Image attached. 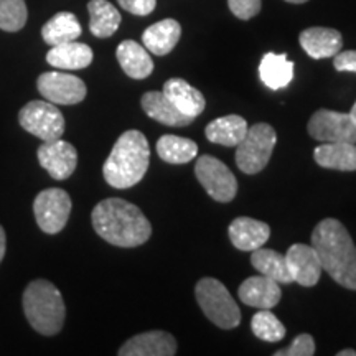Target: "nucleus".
Here are the masks:
<instances>
[{"label":"nucleus","instance_id":"1","mask_svg":"<svg viewBox=\"0 0 356 356\" xmlns=\"http://www.w3.org/2000/svg\"><path fill=\"white\" fill-rule=\"evenodd\" d=\"M91 221L96 233L113 246L137 248L152 236V225L140 208L122 198H108L97 203Z\"/></svg>","mask_w":356,"mask_h":356},{"label":"nucleus","instance_id":"2","mask_svg":"<svg viewBox=\"0 0 356 356\" xmlns=\"http://www.w3.org/2000/svg\"><path fill=\"white\" fill-rule=\"evenodd\" d=\"M322 269L341 287L356 291V246L343 222L325 218L312 233Z\"/></svg>","mask_w":356,"mask_h":356},{"label":"nucleus","instance_id":"3","mask_svg":"<svg viewBox=\"0 0 356 356\" xmlns=\"http://www.w3.org/2000/svg\"><path fill=\"white\" fill-rule=\"evenodd\" d=\"M150 163L149 140L140 131L124 132L102 167L106 181L119 190L131 188L145 177Z\"/></svg>","mask_w":356,"mask_h":356},{"label":"nucleus","instance_id":"4","mask_svg":"<svg viewBox=\"0 0 356 356\" xmlns=\"http://www.w3.org/2000/svg\"><path fill=\"white\" fill-rule=\"evenodd\" d=\"M24 312L33 330L44 337L56 335L63 328L66 307L55 284L44 279L32 280L24 292Z\"/></svg>","mask_w":356,"mask_h":356},{"label":"nucleus","instance_id":"5","mask_svg":"<svg viewBox=\"0 0 356 356\" xmlns=\"http://www.w3.org/2000/svg\"><path fill=\"white\" fill-rule=\"evenodd\" d=\"M195 297L203 314L216 327L222 330H231L241 323V310L225 284H221L218 279L204 277L198 280L195 287Z\"/></svg>","mask_w":356,"mask_h":356},{"label":"nucleus","instance_id":"6","mask_svg":"<svg viewBox=\"0 0 356 356\" xmlns=\"http://www.w3.org/2000/svg\"><path fill=\"white\" fill-rule=\"evenodd\" d=\"M277 142V134L269 124L259 122L248 129L236 149V165L248 175H256L269 163Z\"/></svg>","mask_w":356,"mask_h":356},{"label":"nucleus","instance_id":"7","mask_svg":"<svg viewBox=\"0 0 356 356\" xmlns=\"http://www.w3.org/2000/svg\"><path fill=\"white\" fill-rule=\"evenodd\" d=\"M20 126L43 142L61 139L65 132V118L50 101H32L20 109Z\"/></svg>","mask_w":356,"mask_h":356},{"label":"nucleus","instance_id":"8","mask_svg":"<svg viewBox=\"0 0 356 356\" xmlns=\"http://www.w3.org/2000/svg\"><path fill=\"white\" fill-rule=\"evenodd\" d=\"M200 185L207 190V193L220 203L233 202L238 193V180L229 170L228 165L211 155H202L195 165Z\"/></svg>","mask_w":356,"mask_h":356},{"label":"nucleus","instance_id":"9","mask_svg":"<svg viewBox=\"0 0 356 356\" xmlns=\"http://www.w3.org/2000/svg\"><path fill=\"white\" fill-rule=\"evenodd\" d=\"M35 220L40 229L47 234H58L68 222L71 213V198L61 188H47L40 191L33 203Z\"/></svg>","mask_w":356,"mask_h":356},{"label":"nucleus","instance_id":"10","mask_svg":"<svg viewBox=\"0 0 356 356\" xmlns=\"http://www.w3.org/2000/svg\"><path fill=\"white\" fill-rule=\"evenodd\" d=\"M312 139L322 142H350L356 144V124L348 113L318 109L307 126Z\"/></svg>","mask_w":356,"mask_h":356},{"label":"nucleus","instance_id":"11","mask_svg":"<svg viewBox=\"0 0 356 356\" xmlns=\"http://www.w3.org/2000/svg\"><path fill=\"white\" fill-rule=\"evenodd\" d=\"M37 86L40 95L53 104H78L86 97V84L81 78L70 73L50 71L40 74Z\"/></svg>","mask_w":356,"mask_h":356},{"label":"nucleus","instance_id":"12","mask_svg":"<svg viewBox=\"0 0 356 356\" xmlns=\"http://www.w3.org/2000/svg\"><path fill=\"white\" fill-rule=\"evenodd\" d=\"M38 162L55 180H66L78 165V152L70 142L56 139L43 142L38 147Z\"/></svg>","mask_w":356,"mask_h":356},{"label":"nucleus","instance_id":"13","mask_svg":"<svg viewBox=\"0 0 356 356\" xmlns=\"http://www.w3.org/2000/svg\"><path fill=\"white\" fill-rule=\"evenodd\" d=\"M286 262L292 275V282H297L302 287H314L315 284H318L323 269L317 251L312 244H293L289 248Z\"/></svg>","mask_w":356,"mask_h":356},{"label":"nucleus","instance_id":"14","mask_svg":"<svg viewBox=\"0 0 356 356\" xmlns=\"http://www.w3.org/2000/svg\"><path fill=\"white\" fill-rule=\"evenodd\" d=\"M118 353L121 356H173L177 353V341L168 332H145L129 338Z\"/></svg>","mask_w":356,"mask_h":356},{"label":"nucleus","instance_id":"15","mask_svg":"<svg viewBox=\"0 0 356 356\" xmlns=\"http://www.w3.org/2000/svg\"><path fill=\"white\" fill-rule=\"evenodd\" d=\"M238 296L243 304L261 310L274 309L280 302L282 292H280L279 282L261 274L244 280L238 289Z\"/></svg>","mask_w":356,"mask_h":356},{"label":"nucleus","instance_id":"16","mask_svg":"<svg viewBox=\"0 0 356 356\" xmlns=\"http://www.w3.org/2000/svg\"><path fill=\"white\" fill-rule=\"evenodd\" d=\"M228 234L234 248H238L239 251L252 252L267 243V239L270 238V228L267 222L254 218L239 216L229 225Z\"/></svg>","mask_w":356,"mask_h":356},{"label":"nucleus","instance_id":"17","mask_svg":"<svg viewBox=\"0 0 356 356\" xmlns=\"http://www.w3.org/2000/svg\"><path fill=\"white\" fill-rule=\"evenodd\" d=\"M300 47L314 60L333 58L341 51L343 37L335 29H325V26H312L300 33Z\"/></svg>","mask_w":356,"mask_h":356},{"label":"nucleus","instance_id":"18","mask_svg":"<svg viewBox=\"0 0 356 356\" xmlns=\"http://www.w3.org/2000/svg\"><path fill=\"white\" fill-rule=\"evenodd\" d=\"M142 109L144 113L163 126L168 127H185L193 122V118L180 113L170 99L162 91H149L142 96Z\"/></svg>","mask_w":356,"mask_h":356},{"label":"nucleus","instance_id":"19","mask_svg":"<svg viewBox=\"0 0 356 356\" xmlns=\"http://www.w3.org/2000/svg\"><path fill=\"white\" fill-rule=\"evenodd\" d=\"M162 92L165 95L175 108L190 118H198L204 111L207 101L202 91L190 86L185 79L181 78H172L163 84Z\"/></svg>","mask_w":356,"mask_h":356},{"label":"nucleus","instance_id":"20","mask_svg":"<svg viewBox=\"0 0 356 356\" xmlns=\"http://www.w3.org/2000/svg\"><path fill=\"white\" fill-rule=\"evenodd\" d=\"M115 56L129 78L145 79L152 74L154 61L144 44L134 42V40H126L118 47Z\"/></svg>","mask_w":356,"mask_h":356},{"label":"nucleus","instance_id":"21","mask_svg":"<svg viewBox=\"0 0 356 356\" xmlns=\"http://www.w3.org/2000/svg\"><path fill=\"white\" fill-rule=\"evenodd\" d=\"M314 159L320 167L340 172L356 170V144L350 142H325L314 150Z\"/></svg>","mask_w":356,"mask_h":356},{"label":"nucleus","instance_id":"22","mask_svg":"<svg viewBox=\"0 0 356 356\" xmlns=\"http://www.w3.org/2000/svg\"><path fill=\"white\" fill-rule=\"evenodd\" d=\"M92 58H95V53L91 47H88L86 43H79L76 40L51 47V50L47 53L48 65L58 70L88 68L92 63Z\"/></svg>","mask_w":356,"mask_h":356},{"label":"nucleus","instance_id":"23","mask_svg":"<svg viewBox=\"0 0 356 356\" xmlns=\"http://www.w3.org/2000/svg\"><path fill=\"white\" fill-rule=\"evenodd\" d=\"M181 35V26L177 20L165 19L150 25L142 33V43L150 53L157 56H165L177 47Z\"/></svg>","mask_w":356,"mask_h":356},{"label":"nucleus","instance_id":"24","mask_svg":"<svg viewBox=\"0 0 356 356\" xmlns=\"http://www.w3.org/2000/svg\"><path fill=\"white\" fill-rule=\"evenodd\" d=\"M248 122L241 115L229 114L218 118L208 124L204 129V136L213 144H220L225 147H236L243 140L248 132Z\"/></svg>","mask_w":356,"mask_h":356},{"label":"nucleus","instance_id":"25","mask_svg":"<svg viewBox=\"0 0 356 356\" xmlns=\"http://www.w3.org/2000/svg\"><path fill=\"white\" fill-rule=\"evenodd\" d=\"M259 78L273 91L287 88L293 79V63L284 53H266L259 65Z\"/></svg>","mask_w":356,"mask_h":356},{"label":"nucleus","instance_id":"26","mask_svg":"<svg viewBox=\"0 0 356 356\" xmlns=\"http://www.w3.org/2000/svg\"><path fill=\"white\" fill-rule=\"evenodd\" d=\"M89 30L97 38H109L121 25V13L108 0H91L88 3Z\"/></svg>","mask_w":356,"mask_h":356},{"label":"nucleus","instance_id":"27","mask_svg":"<svg viewBox=\"0 0 356 356\" xmlns=\"http://www.w3.org/2000/svg\"><path fill=\"white\" fill-rule=\"evenodd\" d=\"M83 29L76 15L71 12H60L53 15L42 29V37L50 47L74 42L81 37Z\"/></svg>","mask_w":356,"mask_h":356},{"label":"nucleus","instance_id":"28","mask_svg":"<svg viewBox=\"0 0 356 356\" xmlns=\"http://www.w3.org/2000/svg\"><path fill=\"white\" fill-rule=\"evenodd\" d=\"M251 264L257 273L275 280L279 284H291L292 275L289 273L286 256L274 249L257 248L251 254Z\"/></svg>","mask_w":356,"mask_h":356},{"label":"nucleus","instance_id":"29","mask_svg":"<svg viewBox=\"0 0 356 356\" xmlns=\"http://www.w3.org/2000/svg\"><path fill=\"white\" fill-rule=\"evenodd\" d=\"M157 154L163 162L172 165L188 163L198 155L197 142L178 136H162L157 142Z\"/></svg>","mask_w":356,"mask_h":356},{"label":"nucleus","instance_id":"30","mask_svg":"<svg viewBox=\"0 0 356 356\" xmlns=\"http://www.w3.org/2000/svg\"><path fill=\"white\" fill-rule=\"evenodd\" d=\"M251 330L262 341L275 343L286 337V327L270 309H261L251 320Z\"/></svg>","mask_w":356,"mask_h":356},{"label":"nucleus","instance_id":"31","mask_svg":"<svg viewBox=\"0 0 356 356\" xmlns=\"http://www.w3.org/2000/svg\"><path fill=\"white\" fill-rule=\"evenodd\" d=\"M29 10L25 0H0V30L19 32L26 24Z\"/></svg>","mask_w":356,"mask_h":356},{"label":"nucleus","instance_id":"32","mask_svg":"<svg viewBox=\"0 0 356 356\" xmlns=\"http://www.w3.org/2000/svg\"><path fill=\"white\" fill-rule=\"evenodd\" d=\"M315 353V341L309 333H302L287 348L275 351L274 356H312Z\"/></svg>","mask_w":356,"mask_h":356},{"label":"nucleus","instance_id":"33","mask_svg":"<svg viewBox=\"0 0 356 356\" xmlns=\"http://www.w3.org/2000/svg\"><path fill=\"white\" fill-rule=\"evenodd\" d=\"M229 10L239 20H251L261 12V0H228Z\"/></svg>","mask_w":356,"mask_h":356},{"label":"nucleus","instance_id":"34","mask_svg":"<svg viewBox=\"0 0 356 356\" xmlns=\"http://www.w3.org/2000/svg\"><path fill=\"white\" fill-rule=\"evenodd\" d=\"M118 2L124 10L137 17L150 15L157 6V0H118Z\"/></svg>","mask_w":356,"mask_h":356},{"label":"nucleus","instance_id":"35","mask_svg":"<svg viewBox=\"0 0 356 356\" xmlns=\"http://www.w3.org/2000/svg\"><path fill=\"white\" fill-rule=\"evenodd\" d=\"M333 66L341 73H356V50L337 53L333 56Z\"/></svg>","mask_w":356,"mask_h":356},{"label":"nucleus","instance_id":"36","mask_svg":"<svg viewBox=\"0 0 356 356\" xmlns=\"http://www.w3.org/2000/svg\"><path fill=\"white\" fill-rule=\"evenodd\" d=\"M6 244H7L6 231H3L2 226H0V262H2L3 256H6Z\"/></svg>","mask_w":356,"mask_h":356},{"label":"nucleus","instance_id":"37","mask_svg":"<svg viewBox=\"0 0 356 356\" xmlns=\"http://www.w3.org/2000/svg\"><path fill=\"white\" fill-rule=\"evenodd\" d=\"M337 356H356V351L351 350V348H348V350H341V351H338Z\"/></svg>","mask_w":356,"mask_h":356},{"label":"nucleus","instance_id":"38","mask_svg":"<svg viewBox=\"0 0 356 356\" xmlns=\"http://www.w3.org/2000/svg\"><path fill=\"white\" fill-rule=\"evenodd\" d=\"M351 115V119H353V122L356 124V102L353 104V108H351V111L348 113Z\"/></svg>","mask_w":356,"mask_h":356},{"label":"nucleus","instance_id":"39","mask_svg":"<svg viewBox=\"0 0 356 356\" xmlns=\"http://www.w3.org/2000/svg\"><path fill=\"white\" fill-rule=\"evenodd\" d=\"M289 3H305L307 0H286Z\"/></svg>","mask_w":356,"mask_h":356}]
</instances>
